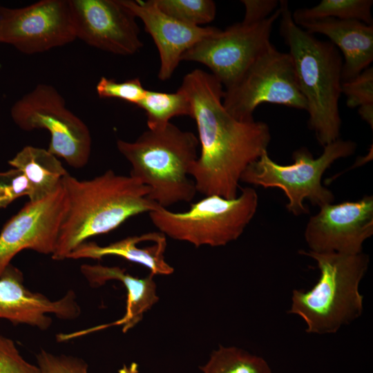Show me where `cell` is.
<instances>
[{
    "label": "cell",
    "mask_w": 373,
    "mask_h": 373,
    "mask_svg": "<svg viewBox=\"0 0 373 373\" xmlns=\"http://www.w3.org/2000/svg\"><path fill=\"white\" fill-rule=\"evenodd\" d=\"M299 253L316 262L320 275L310 289L292 291L287 313L299 316L306 325V332L313 334L336 333L359 318L363 311L359 285L367 271L369 256L363 252Z\"/></svg>",
    "instance_id": "5"
},
{
    "label": "cell",
    "mask_w": 373,
    "mask_h": 373,
    "mask_svg": "<svg viewBox=\"0 0 373 373\" xmlns=\"http://www.w3.org/2000/svg\"><path fill=\"white\" fill-rule=\"evenodd\" d=\"M37 361L40 373H88L87 364L73 356L41 350L37 354Z\"/></svg>",
    "instance_id": "28"
},
{
    "label": "cell",
    "mask_w": 373,
    "mask_h": 373,
    "mask_svg": "<svg viewBox=\"0 0 373 373\" xmlns=\"http://www.w3.org/2000/svg\"><path fill=\"white\" fill-rule=\"evenodd\" d=\"M245 12L242 21L257 23L268 18L279 7L276 0H242Z\"/></svg>",
    "instance_id": "30"
},
{
    "label": "cell",
    "mask_w": 373,
    "mask_h": 373,
    "mask_svg": "<svg viewBox=\"0 0 373 373\" xmlns=\"http://www.w3.org/2000/svg\"><path fill=\"white\" fill-rule=\"evenodd\" d=\"M154 2L164 14L194 26L211 22L216 14V3L211 0H154Z\"/></svg>",
    "instance_id": "24"
},
{
    "label": "cell",
    "mask_w": 373,
    "mask_h": 373,
    "mask_svg": "<svg viewBox=\"0 0 373 373\" xmlns=\"http://www.w3.org/2000/svg\"><path fill=\"white\" fill-rule=\"evenodd\" d=\"M157 233L149 232L127 237L106 246H99L95 242H84L73 250L67 258L101 259L107 256H116L146 267L154 276L170 275L174 269L165 260L166 238L164 234L149 245L139 246L141 242L153 239Z\"/></svg>",
    "instance_id": "19"
},
{
    "label": "cell",
    "mask_w": 373,
    "mask_h": 373,
    "mask_svg": "<svg viewBox=\"0 0 373 373\" xmlns=\"http://www.w3.org/2000/svg\"><path fill=\"white\" fill-rule=\"evenodd\" d=\"M30 185L21 171L12 168L0 172V209H5L16 199L30 195Z\"/></svg>",
    "instance_id": "27"
},
{
    "label": "cell",
    "mask_w": 373,
    "mask_h": 373,
    "mask_svg": "<svg viewBox=\"0 0 373 373\" xmlns=\"http://www.w3.org/2000/svg\"><path fill=\"white\" fill-rule=\"evenodd\" d=\"M65 207L61 184L46 198L28 201L4 224L0 232V276L12 259L23 249L52 255Z\"/></svg>",
    "instance_id": "14"
},
{
    "label": "cell",
    "mask_w": 373,
    "mask_h": 373,
    "mask_svg": "<svg viewBox=\"0 0 373 373\" xmlns=\"http://www.w3.org/2000/svg\"><path fill=\"white\" fill-rule=\"evenodd\" d=\"M118 373H138V365L136 363H132L129 366L124 365Z\"/></svg>",
    "instance_id": "31"
},
{
    "label": "cell",
    "mask_w": 373,
    "mask_h": 373,
    "mask_svg": "<svg viewBox=\"0 0 373 373\" xmlns=\"http://www.w3.org/2000/svg\"><path fill=\"white\" fill-rule=\"evenodd\" d=\"M180 88L189 97L198 132L200 153L190 171L197 192L236 198L245 170L267 151L268 125L232 116L222 104L223 86L211 73L195 69Z\"/></svg>",
    "instance_id": "1"
},
{
    "label": "cell",
    "mask_w": 373,
    "mask_h": 373,
    "mask_svg": "<svg viewBox=\"0 0 373 373\" xmlns=\"http://www.w3.org/2000/svg\"><path fill=\"white\" fill-rule=\"evenodd\" d=\"M199 141L190 131L169 122L147 129L135 141H117L131 165L130 175L149 189V198L160 207L190 202L197 193L191 169L198 157Z\"/></svg>",
    "instance_id": "4"
},
{
    "label": "cell",
    "mask_w": 373,
    "mask_h": 373,
    "mask_svg": "<svg viewBox=\"0 0 373 373\" xmlns=\"http://www.w3.org/2000/svg\"><path fill=\"white\" fill-rule=\"evenodd\" d=\"M372 4V0H322L313 7L298 8L291 15L296 24L305 21L333 18L373 25Z\"/></svg>",
    "instance_id": "22"
},
{
    "label": "cell",
    "mask_w": 373,
    "mask_h": 373,
    "mask_svg": "<svg viewBox=\"0 0 373 373\" xmlns=\"http://www.w3.org/2000/svg\"><path fill=\"white\" fill-rule=\"evenodd\" d=\"M14 123L25 131L46 129L50 135L48 151L68 165L84 166L91 153L92 139L86 124L66 105L52 86L37 84L12 106Z\"/></svg>",
    "instance_id": "8"
},
{
    "label": "cell",
    "mask_w": 373,
    "mask_h": 373,
    "mask_svg": "<svg viewBox=\"0 0 373 373\" xmlns=\"http://www.w3.org/2000/svg\"><path fill=\"white\" fill-rule=\"evenodd\" d=\"M77 39L69 0H40L22 8L0 6V43L28 55Z\"/></svg>",
    "instance_id": "11"
},
{
    "label": "cell",
    "mask_w": 373,
    "mask_h": 373,
    "mask_svg": "<svg viewBox=\"0 0 373 373\" xmlns=\"http://www.w3.org/2000/svg\"><path fill=\"white\" fill-rule=\"evenodd\" d=\"M341 93L350 108H358L361 119L373 128V68L368 67L352 79L342 82Z\"/></svg>",
    "instance_id": "25"
},
{
    "label": "cell",
    "mask_w": 373,
    "mask_h": 373,
    "mask_svg": "<svg viewBox=\"0 0 373 373\" xmlns=\"http://www.w3.org/2000/svg\"><path fill=\"white\" fill-rule=\"evenodd\" d=\"M279 8L280 33L289 47L298 85L306 101L308 126L323 147L340 135L343 57L332 42L320 40L298 26L287 1H280Z\"/></svg>",
    "instance_id": "3"
},
{
    "label": "cell",
    "mask_w": 373,
    "mask_h": 373,
    "mask_svg": "<svg viewBox=\"0 0 373 373\" xmlns=\"http://www.w3.org/2000/svg\"><path fill=\"white\" fill-rule=\"evenodd\" d=\"M258 196L250 186L238 195L227 199L217 195L204 196L184 212L159 207L149 213L153 224L173 240L196 247L224 246L237 240L256 214Z\"/></svg>",
    "instance_id": "6"
},
{
    "label": "cell",
    "mask_w": 373,
    "mask_h": 373,
    "mask_svg": "<svg viewBox=\"0 0 373 373\" xmlns=\"http://www.w3.org/2000/svg\"><path fill=\"white\" fill-rule=\"evenodd\" d=\"M356 144L340 138L323 146L322 154L314 158L310 151L302 147L293 153L294 162L281 165L272 160L267 151L250 164L243 172L240 182L263 188H279L287 200V210L299 216L309 212L305 200L319 207L332 203V192L322 185L325 171L337 160L352 155Z\"/></svg>",
    "instance_id": "7"
},
{
    "label": "cell",
    "mask_w": 373,
    "mask_h": 373,
    "mask_svg": "<svg viewBox=\"0 0 373 373\" xmlns=\"http://www.w3.org/2000/svg\"><path fill=\"white\" fill-rule=\"evenodd\" d=\"M81 271L93 286L98 287L108 280H117L124 285L127 292L126 312L120 319L93 327L86 333L112 325H122L123 332H126L137 324L142 319L144 314L159 300L154 275L151 273L140 278L130 275L120 267L101 265H84L81 267Z\"/></svg>",
    "instance_id": "18"
},
{
    "label": "cell",
    "mask_w": 373,
    "mask_h": 373,
    "mask_svg": "<svg viewBox=\"0 0 373 373\" xmlns=\"http://www.w3.org/2000/svg\"><path fill=\"white\" fill-rule=\"evenodd\" d=\"M0 373H40L20 355L14 342L0 336Z\"/></svg>",
    "instance_id": "29"
},
{
    "label": "cell",
    "mask_w": 373,
    "mask_h": 373,
    "mask_svg": "<svg viewBox=\"0 0 373 373\" xmlns=\"http://www.w3.org/2000/svg\"><path fill=\"white\" fill-rule=\"evenodd\" d=\"M200 369L202 373H272L262 357L238 347L223 345L215 350Z\"/></svg>",
    "instance_id": "23"
},
{
    "label": "cell",
    "mask_w": 373,
    "mask_h": 373,
    "mask_svg": "<svg viewBox=\"0 0 373 373\" xmlns=\"http://www.w3.org/2000/svg\"><path fill=\"white\" fill-rule=\"evenodd\" d=\"M21 271L9 265L0 276V318L47 329L52 320L48 314L62 319H73L80 314L75 293L51 300L39 293L29 291L23 284Z\"/></svg>",
    "instance_id": "16"
},
{
    "label": "cell",
    "mask_w": 373,
    "mask_h": 373,
    "mask_svg": "<svg viewBox=\"0 0 373 373\" xmlns=\"http://www.w3.org/2000/svg\"><path fill=\"white\" fill-rule=\"evenodd\" d=\"M280 15L278 7L262 21L245 23L242 21L225 30L218 28L214 34L186 51L182 61L204 64L227 88L271 44L273 26Z\"/></svg>",
    "instance_id": "10"
},
{
    "label": "cell",
    "mask_w": 373,
    "mask_h": 373,
    "mask_svg": "<svg viewBox=\"0 0 373 373\" xmlns=\"http://www.w3.org/2000/svg\"><path fill=\"white\" fill-rule=\"evenodd\" d=\"M143 22L159 52L158 78L166 81L173 75L183 54L199 41L214 34L218 28L194 26L179 21L162 12L154 0H119Z\"/></svg>",
    "instance_id": "15"
},
{
    "label": "cell",
    "mask_w": 373,
    "mask_h": 373,
    "mask_svg": "<svg viewBox=\"0 0 373 373\" xmlns=\"http://www.w3.org/2000/svg\"><path fill=\"white\" fill-rule=\"evenodd\" d=\"M146 115L149 129L161 128L176 116L191 115V104L187 94L180 88L175 93L146 90L137 105Z\"/></svg>",
    "instance_id": "21"
},
{
    "label": "cell",
    "mask_w": 373,
    "mask_h": 373,
    "mask_svg": "<svg viewBox=\"0 0 373 373\" xmlns=\"http://www.w3.org/2000/svg\"><path fill=\"white\" fill-rule=\"evenodd\" d=\"M61 186L66 207L52 255L57 260L67 258L88 238L108 233L129 218L160 207L149 198L146 186L113 170L84 180L68 173Z\"/></svg>",
    "instance_id": "2"
},
{
    "label": "cell",
    "mask_w": 373,
    "mask_h": 373,
    "mask_svg": "<svg viewBox=\"0 0 373 373\" xmlns=\"http://www.w3.org/2000/svg\"><path fill=\"white\" fill-rule=\"evenodd\" d=\"M8 164L23 172L30 185V202L39 201L55 193L68 173L61 161L48 149L26 146Z\"/></svg>",
    "instance_id": "20"
},
{
    "label": "cell",
    "mask_w": 373,
    "mask_h": 373,
    "mask_svg": "<svg viewBox=\"0 0 373 373\" xmlns=\"http://www.w3.org/2000/svg\"><path fill=\"white\" fill-rule=\"evenodd\" d=\"M373 234V197L326 204L310 217L305 230L309 251L358 254Z\"/></svg>",
    "instance_id": "12"
},
{
    "label": "cell",
    "mask_w": 373,
    "mask_h": 373,
    "mask_svg": "<svg viewBox=\"0 0 373 373\" xmlns=\"http://www.w3.org/2000/svg\"><path fill=\"white\" fill-rule=\"evenodd\" d=\"M96 91L102 98H117L136 106L144 97L146 90L139 78L122 82L102 77L96 86Z\"/></svg>",
    "instance_id": "26"
},
{
    "label": "cell",
    "mask_w": 373,
    "mask_h": 373,
    "mask_svg": "<svg viewBox=\"0 0 373 373\" xmlns=\"http://www.w3.org/2000/svg\"><path fill=\"white\" fill-rule=\"evenodd\" d=\"M265 103L307 110L290 55L272 44L224 90L222 97L225 109L240 121L254 120V111Z\"/></svg>",
    "instance_id": "9"
},
{
    "label": "cell",
    "mask_w": 373,
    "mask_h": 373,
    "mask_svg": "<svg viewBox=\"0 0 373 373\" xmlns=\"http://www.w3.org/2000/svg\"><path fill=\"white\" fill-rule=\"evenodd\" d=\"M309 34L327 36L343 56L342 82L354 78L373 61V25L325 18L297 24Z\"/></svg>",
    "instance_id": "17"
},
{
    "label": "cell",
    "mask_w": 373,
    "mask_h": 373,
    "mask_svg": "<svg viewBox=\"0 0 373 373\" xmlns=\"http://www.w3.org/2000/svg\"><path fill=\"white\" fill-rule=\"evenodd\" d=\"M77 39L119 55L138 52L143 43L133 14L119 0H69Z\"/></svg>",
    "instance_id": "13"
}]
</instances>
